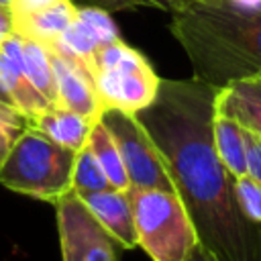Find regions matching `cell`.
Instances as JSON below:
<instances>
[{
	"label": "cell",
	"mask_w": 261,
	"mask_h": 261,
	"mask_svg": "<svg viewBox=\"0 0 261 261\" xmlns=\"http://www.w3.org/2000/svg\"><path fill=\"white\" fill-rule=\"evenodd\" d=\"M88 147L94 153L96 161L100 163L110 188L112 190H128V177H126L120 153H118L110 133L100 122V118L92 124V130H90V137H88Z\"/></svg>",
	"instance_id": "cell-14"
},
{
	"label": "cell",
	"mask_w": 261,
	"mask_h": 261,
	"mask_svg": "<svg viewBox=\"0 0 261 261\" xmlns=\"http://www.w3.org/2000/svg\"><path fill=\"white\" fill-rule=\"evenodd\" d=\"M94 122L96 120H90L77 112L59 108V106H49L45 112H41L29 124L35 126L37 130H41L45 137H49L57 145L71 149V151H80L88 143Z\"/></svg>",
	"instance_id": "cell-12"
},
{
	"label": "cell",
	"mask_w": 261,
	"mask_h": 261,
	"mask_svg": "<svg viewBox=\"0 0 261 261\" xmlns=\"http://www.w3.org/2000/svg\"><path fill=\"white\" fill-rule=\"evenodd\" d=\"M53 204L63 261H118L116 243L75 192L69 190Z\"/></svg>",
	"instance_id": "cell-7"
},
{
	"label": "cell",
	"mask_w": 261,
	"mask_h": 261,
	"mask_svg": "<svg viewBox=\"0 0 261 261\" xmlns=\"http://www.w3.org/2000/svg\"><path fill=\"white\" fill-rule=\"evenodd\" d=\"M171 35L194 80L214 88L261 75V8L230 0H192L171 14Z\"/></svg>",
	"instance_id": "cell-2"
},
{
	"label": "cell",
	"mask_w": 261,
	"mask_h": 261,
	"mask_svg": "<svg viewBox=\"0 0 261 261\" xmlns=\"http://www.w3.org/2000/svg\"><path fill=\"white\" fill-rule=\"evenodd\" d=\"M12 16H10V10L8 6H2L0 4V41H4L8 35H12Z\"/></svg>",
	"instance_id": "cell-23"
},
{
	"label": "cell",
	"mask_w": 261,
	"mask_h": 261,
	"mask_svg": "<svg viewBox=\"0 0 261 261\" xmlns=\"http://www.w3.org/2000/svg\"><path fill=\"white\" fill-rule=\"evenodd\" d=\"M20 45H22V59H24L27 77L39 90V94L51 106H55V80H53V67H51L47 47L33 41V39H27V37H20Z\"/></svg>",
	"instance_id": "cell-15"
},
{
	"label": "cell",
	"mask_w": 261,
	"mask_h": 261,
	"mask_svg": "<svg viewBox=\"0 0 261 261\" xmlns=\"http://www.w3.org/2000/svg\"><path fill=\"white\" fill-rule=\"evenodd\" d=\"M186 261H218L202 243H198L194 249H192V253L186 257Z\"/></svg>",
	"instance_id": "cell-24"
},
{
	"label": "cell",
	"mask_w": 261,
	"mask_h": 261,
	"mask_svg": "<svg viewBox=\"0 0 261 261\" xmlns=\"http://www.w3.org/2000/svg\"><path fill=\"white\" fill-rule=\"evenodd\" d=\"M126 194L133 208L137 247L151 261H186L200 239L179 194L157 188H128Z\"/></svg>",
	"instance_id": "cell-4"
},
{
	"label": "cell",
	"mask_w": 261,
	"mask_h": 261,
	"mask_svg": "<svg viewBox=\"0 0 261 261\" xmlns=\"http://www.w3.org/2000/svg\"><path fill=\"white\" fill-rule=\"evenodd\" d=\"M75 16L94 33V37L98 39L100 45H106V43H112V41L120 39L118 27H116L114 18L110 16V12H106V10L98 8V6L77 4Z\"/></svg>",
	"instance_id": "cell-18"
},
{
	"label": "cell",
	"mask_w": 261,
	"mask_h": 261,
	"mask_svg": "<svg viewBox=\"0 0 261 261\" xmlns=\"http://www.w3.org/2000/svg\"><path fill=\"white\" fill-rule=\"evenodd\" d=\"M214 112L261 139V75L230 82L216 90Z\"/></svg>",
	"instance_id": "cell-10"
},
{
	"label": "cell",
	"mask_w": 261,
	"mask_h": 261,
	"mask_svg": "<svg viewBox=\"0 0 261 261\" xmlns=\"http://www.w3.org/2000/svg\"><path fill=\"white\" fill-rule=\"evenodd\" d=\"M110 188L100 163L96 161L94 153L90 151L88 143L75 151V161H73V173H71V192L77 196L90 194V192H100Z\"/></svg>",
	"instance_id": "cell-16"
},
{
	"label": "cell",
	"mask_w": 261,
	"mask_h": 261,
	"mask_svg": "<svg viewBox=\"0 0 261 261\" xmlns=\"http://www.w3.org/2000/svg\"><path fill=\"white\" fill-rule=\"evenodd\" d=\"M239 6H245V8H261V0H230Z\"/></svg>",
	"instance_id": "cell-25"
},
{
	"label": "cell",
	"mask_w": 261,
	"mask_h": 261,
	"mask_svg": "<svg viewBox=\"0 0 261 261\" xmlns=\"http://www.w3.org/2000/svg\"><path fill=\"white\" fill-rule=\"evenodd\" d=\"M212 143L218 161L234 179L247 173V155H245V128L226 116L214 112L212 120Z\"/></svg>",
	"instance_id": "cell-13"
},
{
	"label": "cell",
	"mask_w": 261,
	"mask_h": 261,
	"mask_svg": "<svg viewBox=\"0 0 261 261\" xmlns=\"http://www.w3.org/2000/svg\"><path fill=\"white\" fill-rule=\"evenodd\" d=\"M77 4L73 0H57L55 4L27 16L12 18V31L20 37L33 39L41 45H51L75 18Z\"/></svg>",
	"instance_id": "cell-11"
},
{
	"label": "cell",
	"mask_w": 261,
	"mask_h": 261,
	"mask_svg": "<svg viewBox=\"0 0 261 261\" xmlns=\"http://www.w3.org/2000/svg\"><path fill=\"white\" fill-rule=\"evenodd\" d=\"M55 2L57 0H10L8 10H10V16L16 18V16H27V14H33L37 10H43Z\"/></svg>",
	"instance_id": "cell-22"
},
{
	"label": "cell",
	"mask_w": 261,
	"mask_h": 261,
	"mask_svg": "<svg viewBox=\"0 0 261 261\" xmlns=\"http://www.w3.org/2000/svg\"><path fill=\"white\" fill-rule=\"evenodd\" d=\"M98 224L110 234V239L122 249L137 247V230L133 220V208L126 190H100L77 196Z\"/></svg>",
	"instance_id": "cell-9"
},
{
	"label": "cell",
	"mask_w": 261,
	"mask_h": 261,
	"mask_svg": "<svg viewBox=\"0 0 261 261\" xmlns=\"http://www.w3.org/2000/svg\"><path fill=\"white\" fill-rule=\"evenodd\" d=\"M216 90L194 77L161 80L137 118L159 149L200 243L218 261H261V226L239 212L232 177L214 151Z\"/></svg>",
	"instance_id": "cell-1"
},
{
	"label": "cell",
	"mask_w": 261,
	"mask_h": 261,
	"mask_svg": "<svg viewBox=\"0 0 261 261\" xmlns=\"http://www.w3.org/2000/svg\"><path fill=\"white\" fill-rule=\"evenodd\" d=\"M245 155H247V175H251L261 186V139L245 130Z\"/></svg>",
	"instance_id": "cell-21"
},
{
	"label": "cell",
	"mask_w": 261,
	"mask_h": 261,
	"mask_svg": "<svg viewBox=\"0 0 261 261\" xmlns=\"http://www.w3.org/2000/svg\"><path fill=\"white\" fill-rule=\"evenodd\" d=\"M27 126V120L10 106H0V157L8 151L14 137Z\"/></svg>",
	"instance_id": "cell-20"
},
{
	"label": "cell",
	"mask_w": 261,
	"mask_h": 261,
	"mask_svg": "<svg viewBox=\"0 0 261 261\" xmlns=\"http://www.w3.org/2000/svg\"><path fill=\"white\" fill-rule=\"evenodd\" d=\"M75 151L27 124L0 157V184L10 192L55 202L71 190Z\"/></svg>",
	"instance_id": "cell-3"
},
{
	"label": "cell",
	"mask_w": 261,
	"mask_h": 261,
	"mask_svg": "<svg viewBox=\"0 0 261 261\" xmlns=\"http://www.w3.org/2000/svg\"><path fill=\"white\" fill-rule=\"evenodd\" d=\"M0 106H4V104H0Z\"/></svg>",
	"instance_id": "cell-27"
},
{
	"label": "cell",
	"mask_w": 261,
	"mask_h": 261,
	"mask_svg": "<svg viewBox=\"0 0 261 261\" xmlns=\"http://www.w3.org/2000/svg\"><path fill=\"white\" fill-rule=\"evenodd\" d=\"M190 2L192 0H82V4L98 6L106 12L135 10V8H155V10H163V12H169V14L179 12Z\"/></svg>",
	"instance_id": "cell-19"
},
{
	"label": "cell",
	"mask_w": 261,
	"mask_h": 261,
	"mask_svg": "<svg viewBox=\"0 0 261 261\" xmlns=\"http://www.w3.org/2000/svg\"><path fill=\"white\" fill-rule=\"evenodd\" d=\"M0 4H2V6H8V4H10V0H0Z\"/></svg>",
	"instance_id": "cell-26"
},
{
	"label": "cell",
	"mask_w": 261,
	"mask_h": 261,
	"mask_svg": "<svg viewBox=\"0 0 261 261\" xmlns=\"http://www.w3.org/2000/svg\"><path fill=\"white\" fill-rule=\"evenodd\" d=\"M100 122L110 133L120 153L128 177V188H157L175 192L169 169L149 133L139 122L137 114L116 108H104L100 114Z\"/></svg>",
	"instance_id": "cell-6"
},
{
	"label": "cell",
	"mask_w": 261,
	"mask_h": 261,
	"mask_svg": "<svg viewBox=\"0 0 261 261\" xmlns=\"http://www.w3.org/2000/svg\"><path fill=\"white\" fill-rule=\"evenodd\" d=\"M232 192L243 218L261 226V186L251 175H239L232 179Z\"/></svg>",
	"instance_id": "cell-17"
},
{
	"label": "cell",
	"mask_w": 261,
	"mask_h": 261,
	"mask_svg": "<svg viewBox=\"0 0 261 261\" xmlns=\"http://www.w3.org/2000/svg\"><path fill=\"white\" fill-rule=\"evenodd\" d=\"M47 51L55 80V106L77 112L90 120H98L102 114V106L90 69L77 59H71L49 47Z\"/></svg>",
	"instance_id": "cell-8"
},
{
	"label": "cell",
	"mask_w": 261,
	"mask_h": 261,
	"mask_svg": "<svg viewBox=\"0 0 261 261\" xmlns=\"http://www.w3.org/2000/svg\"><path fill=\"white\" fill-rule=\"evenodd\" d=\"M90 73L102 110L116 108L130 114L141 112L155 100L161 82L151 61L122 39L96 49Z\"/></svg>",
	"instance_id": "cell-5"
}]
</instances>
